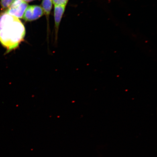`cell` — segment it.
I'll return each mask as SVG.
<instances>
[{"label":"cell","mask_w":157,"mask_h":157,"mask_svg":"<svg viewBox=\"0 0 157 157\" xmlns=\"http://www.w3.org/2000/svg\"><path fill=\"white\" fill-rule=\"evenodd\" d=\"M54 6H66L68 0H52Z\"/></svg>","instance_id":"7"},{"label":"cell","mask_w":157,"mask_h":157,"mask_svg":"<svg viewBox=\"0 0 157 157\" xmlns=\"http://www.w3.org/2000/svg\"><path fill=\"white\" fill-rule=\"evenodd\" d=\"M14 0H1V5L3 9L8 8Z\"/></svg>","instance_id":"6"},{"label":"cell","mask_w":157,"mask_h":157,"mask_svg":"<svg viewBox=\"0 0 157 157\" xmlns=\"http://www.w3.org/2000/svg\"><path fill=\"white\" fill-rule=\"evenodd\" d=\"M25 2H30L33 1H34V0H23Z\"/></svg>","instance_id":"8"},{"label":"cell","mask_w":157,"mask_h":157,"mask_svg":"<svg viewBox=\"0 0 157 157\" xmlns=\"http://www.w3.org/2000/svg\"><path fill=\"white\" fill-rule=\"evenodd\" d=\"M44 14V11L40 6H30L25 10L22 17L25 21H31L38 19Z\"/></svg>","instance_id":"3"},{"label":"cell","mask_w":157,"mask_h":157,"mask_svg":"<svg viewBox=\"0 0 157 157\" xmlns=\"http://www.w3.org/2000/svg\"><path fill=\"white\" fill-rule=\"evenodd\" d=\"M28 4L23 0H14L6 11L17 18H22Z\"/></svg>","instance_id":"2"},{"label":"cell","mask_w":157,"mask_h":157,"mask_svg":"<svg viewBox=\"0 0 157 157\" xmlns=\"http://www.w3.org/2000/svg\"><path fill=\"white\" fill-rule=\"evenodd\" d=\"M52 0H43L42 2V8L44 13L48 17L51 12L52 7Z\"/></svg>","instance_id":"5"},{"label":"cell","mask_w":157,"mask_h":157,"mask_svg":"<svg viewBox=\"0 0 157 157\" xmlns=\"http://www.w3.org/2000/svg\"><path fill=\"white\" fill-rule=\"evenodd\" d=\"M25 34L20 20L6 12L0 15V42L8 53L18 47Z\"/></svg>","instance_id":"1"},{"label":"cell","mask_w":157,"mask_h":157,"mask_svg":"<svg viewBox=\"0 0 157 157\" xmlns=\"http://www.w3.org/2000/svg\"><path fill=\"white\" fill-rule=\"evenodd\" d=\"M54 18L56 33H57L59 25L63 15V14L66 6H54Z\"/></svg>","instance_id":"4"}]
</instances>
